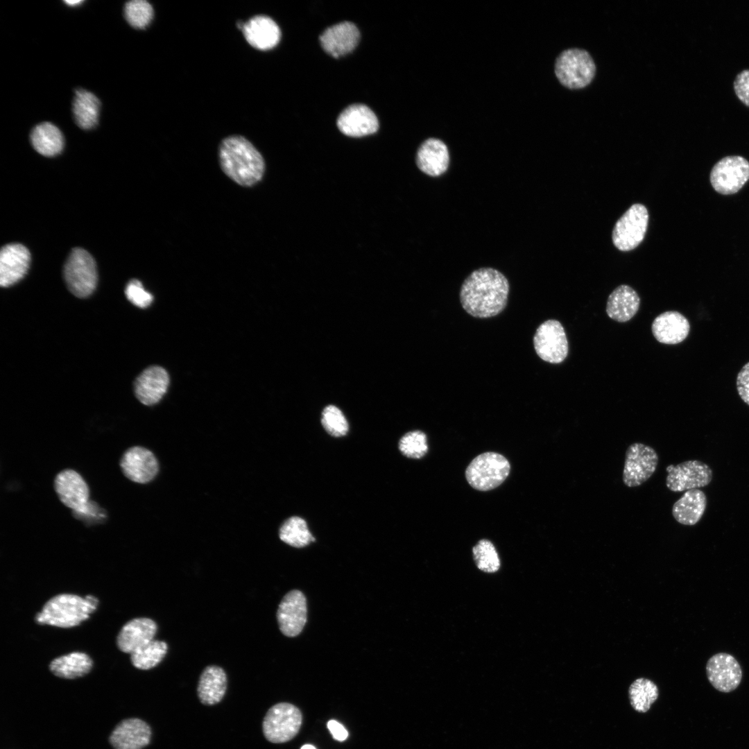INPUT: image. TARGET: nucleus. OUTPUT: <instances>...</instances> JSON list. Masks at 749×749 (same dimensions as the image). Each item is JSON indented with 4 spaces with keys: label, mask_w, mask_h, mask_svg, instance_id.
Instances as JSON below:
<instances>
[{
    "label": "nucleus",
    "mask_w": 749,
    "mask_h": 749,
    "mask_svg": "<svg viewBox=\"0 0 749 749\" xmlns=\"http://www.w3.org/2000/svg\"><path fill=\"white\" fill-rule=\"evenodd\" d=\"M124 15L128 23L135 28L144 29L153 17V8L145 0H132L124 6Z\"/></svg>",
    "instance_id": "nucleus-36"
},
{
    "label": "nucleus",
    "mask_w": 749,
    "mask_h": 749,
    "mask_svg": "<svg viewBox=\"0 0 749 749\" xmlns=\"http://www.w3.org/2000/svg\"><path fill=\"white\" fill-rule=\"evenodd\" d=\"M167 649L165 642L153 639L130 654L131 663L141 670L150 669L162 660Z\"/></svg>",
    "instance_id": "nucleus-34"
},
{
    "label": "nucleus",
    "mask_w": 749,
    "mask_h": 749,
    "mask_svg": "<svg viewBox=\"0 0 749 749\" xmlns=\"http://www.w3.org/2000/svg\"><path fill=\"white\" fill-rule=\"evenodd\" d=\"M648 219V212L644 205H632L614 226L612 234L614 246L622 252L636 248L644 239Z\"/></svg>",
    "instance_id": "nucleus-7"
},
{
    "label": "nucleus",
    "mask_w": 749,
    "mask_h": 749,
    "mask_svg": "<svg viewBox=\"0 0 749 749\" xmlns=\"http://www.w3.org/2000/svg\"><path fill=\"white\" fill-rule=\"evenodd\" d=\"M659 696L657 686L649 679L639 678L634 680L628 688V698L631 707L639 713L649 711Z\"/></svg>",
    "instance_id": "nucleus-32"
},
{
    "label": "nucleus",
    "mask_w": 749,
    "mask_h": 749,
    "mask_svg": "<svg viewBox=\"0 0 749 749\" xmlns=\"http://www.w3.org/2000/svg\"><path fill=\"white\" fill-rule=\"evenodd\" d=\"M639 304L637 293L630 286L621 284L610 294L606 313L614 320L627 322L637 313Z\"/></svg>",
    "instance_id": "nucleus-26"
},
{
    "label": "nucleus",
    "mask_w": 749,
    "mask_h": 749,
    "mask_svg": "<svg viewBox=\"0 0 749 749\" xmlns=\"http://www.w3.org/2000/svg\"><path fill=\"white\" fill-rule=\"evenodd\" d=\"M509 282L505 275L493 268H480L463 281L460 301L470 316L488 318L499 314L506 308Z\"/></svg>",
    "instance_id": "nucleus-1"
},
{
    "label": "nucleus",
    "mask_w": 749,
    "mask_h": 749,
    "mask_svg": "<svg viewBox=\"0 0 749 749\" xmlns=\"http://www.w3.org/2000/svg\"><path fill=\"white\" fill-rule=\"evenodd\" d=\"M227 689V677L224 670L218 666H207L200 675L198 695L203 704L212 705L219 703Z\"/></svg>",
    "instance_id": "nucleus-28"
},
{
    "label": "nucleus",
    "mask_w": 749,
    "mask_h": 749,
    "mask_svg": "<svg viewBox=\"0 0 749 749\" xmlns=\"http://www.w3.org/2000/svg\"><path fill=\"white\" fill-rule=\"evenodd\" d=\"M119 463L123 475L137 483L150 482L159 470L158 462L153 453L141 446H132L126 449Z\"/></svg>",
    "instance_id": "nucleus-14"
},
{
    "label": "nucleus",
    "mask_w": 749,
    "mask_h": 749,
    "mask_svg": "<svg viewBox=\"0 0 749 749\" xmlns=\"http://www.w3.org/2000/svg\"><path fill=\"white\" fill-rule=\"evenodd\" d=\"M399 449L408 458H421L428 451L427 435L418 430L409 431L399 440Z\"/></svg>",
    "instance_id": "nucleus-37"
},
{
    "label": "nucleus",
    "mask_w": 749,
    "mask_h": 749,
    "mask_svg": "<svg viewBox=\"0 0 749 749\" xmlns=\"http://www.w3.org/2000/svg\"><path fill=\"white\" fill-rule=\"evenodd\" d=\"M242 32L250 45L262 51L274 48L281 38V31L276 22L263 15L254 16L245 22Z\"/></svg>",
    "instance_id": "nucleus-23"
},
{
    "label": "nucleus",
    "mask_w": 749,
    "mask_h": 749,
    "mask_svg": "<svg viewBox=\"0 0 749 749\" xmlns=\"http://www.w3.org/2000/svg\"><path fill=\"white\" fill-rule=\"evenodd\" d=\"M49 669L55 675L65 679H74L87 675L93 667V660L83 652H72L53 659Z\"/></svg>",
    "instance_id": "nucleus-29"
},
{
    "label": "nucleus",
    "mask_w": 749,
    "mask_h": 749,
    "mask_svg": "<svg viewBox=\"0 0 749 749\" xmlns=\"http://www.w3.org/2000/svg\"><path fill=\"white\" fill-rule=\"evenodd\" d=\"M277 619L283 635L293 637L298 635L307 621L306 598L299 590H291L281 601Z\"/></svg>",
    "instance_id": "nucleus-16"
},
{
    "label": "nucleus",
    "mask_w": 749,
    "mask_h": 749,
    "mask_svg": "<svg viewBox=\"0 0 749 749\" xmlns=\"http://www.w3.org/2000/svg\"><path fill=\"white\" fill-rule=\"evenodd\" d=\"M55 492L62 505L72 510V515L86 512L89 502V488L77 471L66 468L56 474L53 480Z\"/></svg>",
    "instance_id": "nucleus-11"
},
{
    "label": "nucleus",
    "mask_w": 749,
    "mask_h": 749,
    "mask_svg": "<svg viewBox=\"0 0 749 749\" xmlns=\"http://www.w3.org/2000/svg\"><path fill=\"white\" fill-rule=\"evenodd\" d=\"M327 728L333 737L340 741L345 740L348 737V732L343 725L335 720H330L327 723Z\"/></svg>",
    "instance_id": "nucleus-42"
},
{
    "label": "nucleus",
    "mask_w": 749,
    "mask_h": 749,
    "mask_svg": "<svg viewBox=\"0 0 749 749\" xmlns=\"http://www.w3.org/2000/svg\"><path fill=\"white\" fill-rule=\"evenodd\" d=\"M666 470V485L672 492H679L707 486L712 480L710 467L698 460H689L676 465H669Z\"/></svg>",
    "instance_id": "nucleus-13"
},
{
    "label": "nucleus",
    "mask_w": 749,
    "mask_h": 749,
    "mask_svg": "<svg viewBox=\"0 0 749 749\" xmlns=\"http://www.w3.org/2000/svg\"><path fill=\"white\" fill-rule=\"evenodd\" d=\"M125 294L131 303L139 308L148 307L153 300V295L144 289L138 279H132L128 283Z\"/></svg>",
    "instance_id": "nucleus-39"
},
{
    "label": "nucleus",
    "mask_w": 749,
    "mask_h": 749,
    "mask_svg": "<svg viewBox=\"0 0 749 749\" xmlns=\"http://www.w3.org/2000/svg\"><path fill=\"white\" fill-rule=\"evenodd\" d=\"M169 376L165 369L153 365L145 369L135 379L134 391L137 399L144 405L157 404L166 393Z\"/></svg>",
    "instance_id": "nucleus-19"
},
{
    "label": "nucleus",
    "mask_w": 749,
    "mask_h": 749,
    "mask_svg": "<svg viewBox=\"0 0 749 749\" xmlns=\"http://www.w3.org/2000/svg\"><path fill=\"white\" fill-rule=\"evenodd\" d=\"M321 423L326 431L334 437H342L348 432L349 425L345 415L334 405L323 409Z\"/></svg>",
    "instance_id": "nucleus-38"
},
{
    "label": "nucleus",
    "mask_w": 749,
    "mask_h": 749,
    "mask_svg": "<svg viewBox=\"0 0 749 749\" xmlns=\"http://www.w3.org/2000/svg\"><path fill=\"white\" fill-rule=\"evenodd\" d=\"M737 388L741 399L749 405V362L743 366L737 374Z\"/></svg>",
    "instance_id": "nucleus-41"
},
{
    "label": "nucleus",
    "mask_w": 749,
    "mask_h": 749,
    "mask_svg": "<svg viewBox=\"0 0 749 749\" xmlns=\"http://www.w3.org/2000/svg\"><path fill=\"white\" fill-rule=\"evenodd\" d=\"M100 106L99 99L93 93L76 89L72 107L76 124L83 130L95 128L98 123Z\"/></svg>",
    "instance_id": "nucleus-31"
},
{
    "label": "nucleus",
    "mask_w": 749,
    "mask_h": 749,
    "mask_svg": "<svg viewBox=\"0 0 749 749\" xmlns=\"http://www.w3.org/2000/svg\"><path fill=\"white\" fill-rule=\"evenodd\" d=\"M596 71L589 53L577 48L562 51L555 63V74L560 83L569 89H580L589 85Z\"/></svg>",
    "instance_id": "nucleus-5"
},
{
    "label": "nucleus",
    "mask_w": 749,
    "mask_h": 749,
    "mask_svg": "<svg viewBox=\"0 0 749 749\" xmlns=\"http://www.w3.org/2000/svg\"><path fill=\"white\" fill-rule=\"evenodd\" d=\"M415 160L422 172L431 177H438L449 168L448 147L439 139L429 138L418 148Z\"/></svg>",
    "instance_id": "nucleus-22"
},
{
    "label": "nucleus",
    "mask_w": 749,
    "mask_h": 749,
    "mask_svg": "<svg viewBox=\"0 0 749 749\" xmlns=\"http://www.w3.org/2000/svg\"><path fill=\"white\" fill-rule=\"evenodd\" d=\"M31 261L29 250L22 244L9 243L0 252V284L8 287L26 274Z\"/></svg>",
    "instance_id": "nucleus-17"
},
{
    "label": "nucleus",
    "mask_w": 749,
    "mask_h": 749,
    "mask_svg": "<svg viewBox=\"0 0 749 749\" xmlns=\"http://www.w3.org/2000/svg\"><path fill=\"white\" fill-rule=\"evenodd\" d=\"M300 749H316L311 744H305L301 747Z\"/></svg>",
    "instance_id": "nucleus-44"
},
{
    "label": "nucleus",
    "mask_w": 749,
    "mask_h": 749,
    "mask_svg": "<svg viewBox=\"0 0 749 749\" xmlns=\"http://www.w3.org/2000/svg\"><path fill=\"white\" fill-rule=\"evenodd\" d=\"M533 345L538 356L550 363H560L568 354V341L564 327L556 320H546L537 328Z\"/></svg>",
    "instance_id": "nucleus-12"
},
{
    "label": "nucleus",
    "mask_w": 749,
    "mask_h": 749,
    "mask_svg": "<svg viewBox=\"0 0 749 749\" xmlns=\"http://www.w3.org/2000/svg\"><path fill=\"white\" fill-rule=\"evenodd\" d=\"M359 38L360 33L355 24L343 21L325 29L320 36V42L328 54L339 58L352 52Z\"/></svg>",
    "instance_id": "nucleus-20"
},
{
    "label": "nucleus",
    "mask_w": 749,
    "mask_h": 749,
    "mask_svg": "<svg viewBox=\"0 0 749 749\" xmlns=\"http://www.w3.org/2000/svg\"><path fill=\"white\" fill-rule=\"evenodd\" d=\"M157 626L151 619L138 617L126 623L117 637V646L123 653L131 654L154 639Z\"/></svg>",
    "instance_id": "nucleus-21"
},
{
    "label": "nucleus",
    "mask_w": 749,
    "mask_h": 749,
    "mask_svg": "<svg viewBox=\"0 0 749 749\" xmlns=\"http://www.w3.org/2000/svg\"><path fill=\"white\" fill-rule=\"evenodd\" d=\"M734 89L741 101L749 107V69L743 70L737 76Z\"/></svg>",
    "instance_id": "nucleus-40"
},
{
    "label": "nucleus",
    "mask_w": 749,
    "mask_h": 749,
    "mask_svg": "<svg viewBox=\"0 0 749 749\" xmlns=\"http://www.w3.org/2000/svg\"><path fill=\"white\" fill-rule=\"evenodd\" d=\"M218 160L223 172L237 184L251 187L265 173V162L255 146L246 137L230 135L218 146Z\"/></svg>",
    "instance_id": "nucleus-2"
},
{
    "label": "nucleus",
    "mask_w": 749,
    "mask_h": 749,
    "mask_svg": "<svg viewBox=\"0 0 749 749\" xmlns=\"http://www.w3.org/2000/svg\"><path fill=\"white\" fill-rule=\"evenodd\" d=\"M302 721V713L296 706L288 703L276 704L264 718V734L273 743L289 741L298 733Z\"/></svg>",
    "instance_id": "nucleus-8"
},
{
    "label": "nucleus",
    "mask_w": 749,
    "mask_h": 749,
    "mask_svg": "<svg viewBox=\"0 0 749 749\" xmlns=\"http://www.w3.org/2000/svg\"><path fill=\"white\" fill-rule=\"evenodd\" d=\"M659 461L656 451L641 442L630 445L625 454L622 480L625 485L635 488L648 481L655 473Z\"/></svg>",
    "instance_id": "nucleus-9"
},
{
    "label": "nucleus",
    "mask_w": 749,
    "mask_h": 749,
    "mask_svg": "<svg viewBox=\"0 0 749 749\" xmlns=\"http://www.w3.org/2000/svg\"><path fill=\"white\" fill-rule=\"evenodd\" d=\"M30 139L34 149L46 157L60 154L64 147V137L61 131L50 122H42L35 126L31 132Z\"/></svg>",
    "instance_id": "nucleus-30"
},
{
    "label": "nucleus",
    "mask_w": 749,
    "mask_h": 749,
    "mask_svg": "<svg viewBox=\"0 0 749 749\" xmlns=\"http://www.w3.org/2000/svg\"><path fill=\"white\" fill-rule=\"evenodd\" d=\"M148 725L139 718L121 721L113 730L110 741L114 749H141L149 743Z\"/></svg>",
    "instance_id": "nucleus-24"
},
{
    "label": "nucleus",
    "mask_w": 749,
    "mask_h": 749,
    "mask_svg": "<svg viewBox=\"0 0 749 749\" xmlns=\"http://www.w3.org/2000/svg\"><path fill=\"white\" fill-rule=\"evenodd\" d=\"M64 2L66 4H67L68 6H75L76 5H79V4L82 3L83 1L78 0V1H64Z\"/></svg>",
    "instance_id": "nucleus-43"
},
{
    "label": "nucleus",
    "mask_w": 749,
    "mask_h": 749,
    "mask_svg": "<svg viewBox=\"0 0 749 749\" xmlns=\"http://www.w3.org/2000/svg\"><path fill=\"white\" fill-rule=\"evenodd\" d=\"M688 320L675 311L664 312L657 316L652 324V332L657 341L664 344H677L683 341L689 334Z\"/></svg>",
    "instance_id": "nucleus-25"
},
{
    "label": "nucleus",
    "mask_w": 749,
    "mask_h": 749,
    "mask_svg": "<svg viewBox=\"0 0 749 749\" xmlns=\"http://www.w3.org/2000/svg\"><path fill=\"white\" fill-rule=\"evenodd\" d=\"M99 601L88 594L84 598L74 594H59L49 599L35 617L39 625L72 628L89 618L96 610Z\"/></svg>",
    "instance_id": "nucleus-3"
},
{
    "label": "nucleus",
    "mask_w": 749,
    "mask_h": 749,
    "mask_svg": "<svg viewBox=\"0 0 749 749\" xmlns=\"http://www.w3.org/2000/svg\"><path fill=\"white\" fill-rule=\"evenodd\" d=\"M473 558L479 569L487 573L497 571L500 559L494 544L488 540H480L472 548Z\"/></svg>",
    "instance_id": "nucleus-35"
},
{
    "label": "nucleus",
    "mask_w": 749,
    "mask_h": 749,
    "mask_svg": "<svg viewBox=\"0 0 749 749\" xmlns=\"http://www.w3.org/2000/svg\"><path fill=\"white\" fill-rule=\"evenodd\" d=\"M337 126L344 135L359 137L374 133L379 128L375 114L366 105L353 104L338 116Z\"/></svg>",
    "instance_id": "nucleus-18"
},
{
    "label": "nucleus",
    "mask_w": 749,
    "mask_h": 749,
    "mask_svg": "<svg viewBox=\"0 0 749 749\" xmlns=\"http://www.w3.org/2000/svg\"><path fill=\"white\" fill-rule=\"evenodd\" d=\"M707 506V497L699 489L687 490L672 507V515L680 524L694 526L703 515Z\"/></svg>",
    "instance_id": "nucleus-27"
},
{
    "label": "nucleus",
    "mask_w": 749,
    "mask_h": 749,
    "mask_svg": "<svg viewBox=\"0 0 749 749\" xmlns=\"http://www.w3.org/2000/svg\"><path fill=\"white\" fill-rule=\"evenodd\" d=\"M64 279L69 290L78 298L90 295L96 289L98 275L96 262L85 250H72L63 270Z\"/></svg>",
    "instance_id": "nucleus-6"
},
{
    "label": "nucleus",
    "mask_w": 749,
    "mask_h": 749,
    "mask_svg": "<svg viewBox=\"0 0 749 749\" xmlns=\"http://www.w3.org/2000/svg\"><path fill=\"white\" fill-rule=\"evenodd\" d=\"M279 535L282 541L296 548L304 547L315 541L305 520L297 516L291 517L283 523Z\"/></svg>",
    "instance_id": "nucleus-33"
},
{
    "label": "nucleus",
    "mask_w": 749,
    "mask_h": 749,
    "mask_svg": "<svg viewBox=\"0 0 749 749\" xmlns=\"http://www.w3.org/2000/svg\"><path fill=\"white\" fill-rule=\"evenodd\" d=\"M749 180V162L740 155L726 156L712 167L709 181L713 189L722 195L737 193Z\"/></svg>",
    "instance_id": "nucleus-10"
},
{
    "label": "nucleus",
    "mask_w": 749,
    "mask_h": 749,
    "mask_svg": "<svg viewBox=\"0 0 749 749\" xmlns=\"http://www.w3.org/2000/svg\"><path fill=\"white\" fill-rule=\"evenodd\" d=\"M510 465L503 455L489 451L476 456L465 470L467 481L474 489L488 491L499 486L508 477Z\"/></svg>",
    "instance_id": "nucleus-4"
},
{
    "label": "nucleus",
    "mask_w": 749,
    "mask_h": 749,
    "mask_svg": "<svg viewBox=\"0 0 749 749\" xmlns=\"http://www.w3.org/2000/svg\"><path fill=\"white\" fill-rule=\"evenodd\" d=\"M706 674L710 684L718 691L729 693L736 689L742 680V669L732 655L718 653L706 664Z\"/></svg>",
    "instance_id": "nucleus-15"
}]
</instances>
